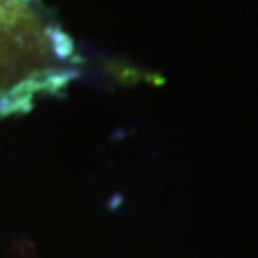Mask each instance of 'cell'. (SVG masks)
I'll return each mask as SVG.
<instances>
[{
  "instance_id": "cell-1",
  "label": "cell",
  "mask_w": 258,
  "mask_h": 258,
  "mask_svg": "<svg viewBox=\"0 0 258 258\" xmlns=\"http://www.w3.org/2000/svg\"><path fill=\"white\" fill-rule=\"evenodd\" d=\"M48 25L21 0H0V117L27 113L40 94H55L77 77L57 67Z\"/></svg>"
}]
</instances>
